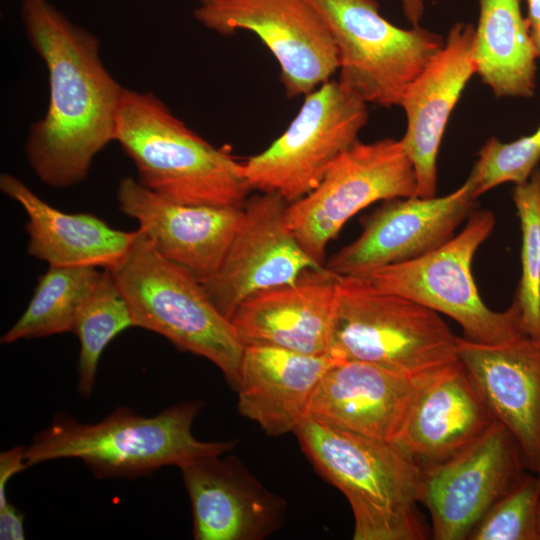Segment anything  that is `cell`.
Wrapping results in <instances>:
<instances>
[{
  "instance_id": "d6986e66",
  "label": "cell",
  "mask_w": 540,
  "mask_h": 540,
  "mask_svg": "<svg viewBox=\"0 0 540 540\" xmlns=\"http://www.w3.org/2000/svg\"><path fill=\"white\" fill-rule=\"evenodd\" d=\"M475 28L456 23L441 50L406 90L401 142L416 175V196L431 198L437 187V156L449 117L468 81L476 74Z\"/></svg>"
},
{
  "instance_id": "4fadbf2b",
  "label": "cell",
  "mask_w": 540,
  "mask_h": 540,
  "mask_svg": "<svg viewBox=\"0 0 540 540\" xmlns=\"http://www.w3.org/2000/svg\"><path fill=\"white\" fill-rule=\"evenodd\" d=\"M288 204L277 193L248 199L224 260L202 282L214 306L228 320L251 296L293 284L305 271L325 267L303 250L290 230Z\"/></svg>"
},
{
  "instance_id": "7c38bea8",
  "label": "cell",
  "mask_w": 540,
  "mask_h": 540,
  "mask_svg": "<svg viewBox=\"0 0 540 540\" xmlns=\"http://www.w3.org/2000/svg\"><path fill=\"white\" fill-rule=\"evenodd\" d=\"M423 467V499L436 540H465L524 475L523 452L499 421L453 456Z\"/></svg>"
},
{
  "instance_id": "f546056e",
  "label": "cell",
  "mask_w": 540,
  "mask_h": 540,
  "mask_svg": "<svg viewBox=\"0 0 540 540\" xmlns=\"http://www.w3.org/2000/svg\"><path fill=\"white\" fill-rule=\"evenodd\" d=\"M26 448L17 446L0 454V507L8 502L5 492L8 481L29 467L26 462Z\"/></svg>"
},
{
  "instance_id": "9a60e30c",
  "label": "cell",
  "mask_w": 540,
  "mask_h": 540,
  "mask_svg": "<svg viewBox=\"0 0 540 540\" xmlns=\"http://www.w3.org/2000/svg\"><path fill=\"white\" fill-rule=\"evenodd\" d=\"M116 198L154 249L200 282L218 270L244 216V207L173 202L134 177L120 180Z\"/></svg>"
},
{
  "instance_id": "484cf974",
  "label": "cell",
  "mask_w": 540,
  "mask_h": 540,
  "mask_svg": "<svg viewBox=\"0 0 540 540\" xmlns=\"http://www.w3.org/2000/svg\"><path fill=\"white\" fill-rule=\"evenodd\" d=\"M135 327L132 314L108 270L82 304L72 331L80 342L77 366L78 392L89 398L93 392L100 357L111 340Z\"/></svg>"
},
{
  "instance_id": "9c48e42d",
  "label": "cell",
  "mask_w": 540,
  "mask_h": 540,
  "mask_svg": "<svg viewBox=\"0 0 540 540\" xmlns=\"http://www.w3.org/2000/svg\"><path fill=\"white\" fill-rule=\"evenodd\" d=\"M367 103L339 81L305 95L287 129L243 163L251 189L277 193L289 204L311 192L330 165L358 141L368 121Z\"/></svg>"
},
{
  "instance_id": "8fae6325",
  "label": "cell",
  "mask_w": 540,
  "mask_h": 540,
  "mask_svg": "<svg viewBox=\"0 0 540 540\" xmlns=\"http://www.w3.org/2000/svg\"><path fill=\"white\" fill-rule=\"evenodd\" d=\"M194 17L221 35L258 36L279 63L290 98L309 94L339 68L331 32L309 0H217L199 4Z\"/></svg>"
},
{
  "instance_id": "7a4b0ae2",
  "label": "cell",
  "mask_w": 540,
  "mask_h": 540,
  "mask_svg": "<svg viewBox=\"0 0 540 540\" xmlns=\"http://www.w3.org/2000/svg\"><path fill=\"white\" fill-rule=\"evenodd\" d=\"M316 471L347 498L354 540H424L423 467L407 450L306 417L293 432Z\"/></svg>"
},
{
  "instance_id": "5b68a950",
  "label": "cell",
  "mask_w": 540,
  "mask_h": 540,
  "mask_svg": "<svg viewBox=\"0 0 540 540\" xmlns=\"http://www.w3.org/2000/svg\"><path fill=\"white\" fill-rule=\"evenodd\" d=\"M108 271L129 306L135 327L208 359L236 390L244 345L202 282L160 255L139 229L126 256Z\"/></svg>"
},
{
  "instance_id": "83f0119b",
  "label": "cell",
  "mask_w": 540,
  "mask_h": 540,
  "mask_svg": "<svg viewBox=\"0 0 540 540\" xmlns=\"http://www.w3.org/2000/svg\"><path fill=\"white\" fill-rule=\"evenodd\" d=\"M540 478L525 475L477 523L470 540H540L537 513Z\"/></svg>"
},
{
  "instance_id": "277c9868",
  "label": "cell",
  "mask_w": 540,
  "mask_h": 540,
  "mask_svg": "<svg viewBox=\"0 0 540 540\" xmlns=\"http://www.w3.org/2000/svg\"><path fill=\"white\" fill-rule=\"evenodd\" d=\"M115 141L139 183L168 200L240 208L248 200L243 163L190 129L152 92L125 88Z\"/></svg>"
},
{
  "instance_id": "f1b7e54d",
  "label": "cell",
  "mask_w": 540,
  "mask_h": 540,
  "mask_svg": "<svg viewBox=\"0 0 540 540\" xmlns=\"http://www.w3.org/2000/svg\"><path fill=\"white\" fill-rule=\"evenodd\" d=\"M540 161V127L530 135L511 142L488 139L466 180L477 199L483 193L507 182L527 181Z\"/></svg>"
},
{
  "instance_id": "e0dca14e",
  "label": "cell",
  "mask_w": 540,
  "mask_h": 540,
  "mask_svg": "<svg viewBox=\"0 0 540 540\" xmlns=\"http://www.w3.org/2000/svg\"><path fill=\"white\" fill-rule=\"evenodd\" d=\"M435 373L413 378L367 362L334 360L311 397L307 417L395 443L422 387Z\"/></svg>"
},
{
  "instance_id": "8d00e7d4",
  "label": "cell",
  "mask_w": 540,
  "mask_h": 540,
  "mask_svg": "<svg viewBox=\"0 0 540 540\" xmlns=\"http://www.w3.org/2000/svg\"><path fill=\"white\" fill-rule=\"evenodd\" d=\"M536 474H537V476L540 478V463H539L538 469H537V471H536Z\"/></svg>"
},
{
  "instance_id": "6da1fadb",
  "label": "cell",
  "mask_w": 540,
  "mask_h": 540,
  "mask_svg": "<svg viewBox=\"0 0 540 540\" xmlns=\"http://www.w3.org/2000/svg\"><path fill=\"white\" fill-rule=\"evenodd\" d=\"M20 16L49 85L47 111L30 125L25 155L44 184L70 188L87 178L96 155L115 141L125 87L104 65L98 38L49 0H20Z\"/></svg>"
},
{
  "instance_id": "603a6c76",
  "label": "cell",
  "mask_w": 540,
  "mask_h": 540,
  "mask_svg": "<svg viewBox=\"0 0 540 540\" xmlns=\"http://www.w3.org/2000/svg\"><path fill=\"white\" fill-rule=\"evenodd\" d=\"M0 190L27 216V253L49 266H89L111 270L130 250L137 230L123 231L91 213L61 211L10 173L0 175Z\"/></svg>"
},
{
  "instance_id": "44dd1931",
  "label": "cell",
  "mask_w": 540,
  "mask_h": 540,
  "mask_svg": "<svg viewBox=\"0 0 540 540\" xmlns=\"http://www.w3.org/2000/svg\"><path fill=\"white\" fill-rule=\"evenodd\" d=\"M496 421L457 360L422 387L395 443L421 465L431 464L463 450Z\"/></svg>"
},
{
  "instance_id": "cb8c5ba5",
  "label": "cell",
  "mask_w": 540,
  "mask_h": 540,
  "mask_svg": "<svg viewBox=\"0 0 540 540\" xmlns=\"http://www.w3.org/2000/svg\"><path fill=\"white\" fill-rule=\"evenodd\" d=\"M473 58L476 73L497 97H533L536 55L521 0H478Z\"/></svg>"
},
{
  "instance_id": "ba28073f",
  "label": "cell",
  "mask_w": 540,
  "mask_h": 540,
  "mask_svg": "<svg viewBox=\"0 0 540 540\" xmlns=\"http://www.w3.org/2000/svg\"><path fill=\"white\" fill-rule=\"evenodd\" d=\"M334 39L339 82L366 103L400 106L410 84L444 45L419 25L402 29L379 13L376 0H309Z\"/></svg>"
},
{
  "instance_id": "30bf717a",
  "label": "cell",
  "mask_w": 540,
  "mask_h": 540,
  "mask_svg": "<svg viewBox=\"0 0 540 540\" xmlns=\"http://www.w3.org/2000/svg\"><path fill=\"white\" fill-rule=\"evenodd\" d=\"M416 189L415 170L401 140L357 141L311 192L288 204L286 221L303 250L325 265L328 243L351 217L380 200L416 196Z\"/></svg>"
},
{
  "instance_id": "7402d4cb",
  "label": "cell",
  "mask_w": 540,
  "mask_h": 540,
  "mask_svg": "<svg viewBox=\"0 0 540 540\" xmlns=\"http://www.w3.org/2000/svg\"><path fill=\"white\" fill-rule=\"evenodd\" d=\"M334 359L269 345L244 346L237 409L269 436L294 432Z\"/></svg>"
},
{
  "instance_id": "d590c367",
  "label": "cell",
  "mask_w": 540,
  "mask_h": 540,
  "mask_svg": "<svg viewBox=\"0 0 540 540\" xmlns=\"http://www.w3.org/2000/svg\"><path fill=\"white\" fill-rule=\"evenodd\" d=\"M200 4H207V3H211V2H214V1H217V0H198Z\"/></svg>"
},
{
  "instance_id": "e575fe53",
  "label": "cell",
  "mask_w": 540,
  "mask_h": 540,
  "mask_svg": "<svg viewBox=\"0 0 540 540\" xmlns=\"http://www.w3.org/2000/svg\"><path fill=\"white\" fill-rule=\"evenodd\" d=\"M537 525H538V532L540 535V502H539L538 513H537Z\"/></svg>"
},
{
  "instance_id": "8992f818",
  "label": "cell",
  "mask_w": 540,
  "mask_h": 540,
  "mask_svg": "<svg viewBox=\"0 0 540 540\" xmlns=\"http://www.w3.org/2000/svg\"><path fill=\"white\" fill-rule=\"evenodd\" d=\"M457 337L439 313L365 278L339 276L328 357L420 378L459 360Z\"/></svg>"
},
{
  "instance_id": "1f68e13d",
  "label": "cell",
  "mask_w": 540,
  "mask_h": 540,
  "mask_svg": "<svg viewBox=\"0 0 540 540\" xmlns=\"http://www.w3.org/2000/svg\"><path fill=\"white\" fill-rule=\"evenodd\" d=\"M403 13L407 20L413 25H419L424 14V2L423 0H401Z\"/></svg>"
},
{
  "instance_id": "5bb4252c",
  "label": "cell",
  "mask_w": 540,
  "mask_h": 540,
  "mask_svg": "<svg viewBox=\"0 0 540 540\" xmlns=\"http://www.w3.org/2000/svg\"><path fill=\"white\" fill-rule=\"evenodd\" d=\"M475 200L467 181L442 197L386 200L364 220L358 238L332 255L325 267L338 276L362 278L422 256L454 236Z\"/></svg>"
},
{
  "instance_id": "ffe728a7",
  "label": "cell",
  "mask_w": 540,
  "mask_h": 540,
  "mask_svg": "<svg viewBox=\"0 0 540 540\" xmlns=\"http://www.w3.org/2000/svg\"><path fill=\"white\" fill-rule=\"evenodd\" d=\"M338 283L339 276L326 267L307 270L293 284L251 296L230 321L244 346L327 356Z\"/></svg>"
},
{
  "instance_id": "3957f363",
  "label": "cell",
  "mask_w": 540,
  "mask_h": 540,
  "mask_svg": "<svg viewBox=\"0 0 540 540\" xmlns=\"http://www.w3.org/2000/svg\"><path fill=\"white\" fill-rule=\"evenodd\" d=\"M203 405L200 400L182 401L153 416L117 407L96 423L59 414L26 448V462L30 467L76 458L96 478H136L232 451L235 440L202 441L193 435L192 425Z\"/></svg>"
},
{
  "instance_id": "52a82bcc",
  "label": "cell",
  "mask_w": 540,
  "mask_h": 540,
  "mask_svg": "<svg viewBox=\"0 0 540 540\" xmlns=\"http://www.w3.org/2000/svg\"><path fill=\"white\" fill-rule=\"evenodd\" d=\"M494 226L492 212L473 211L464 228L442 246L362 278L382 291L449 316L461 326L468 340L503 343L525 334L520 308L515 300L504 311L488 308L472 274L473 257Z\"/></svg>"
},
{
  "instance_id": "4316f807",
  "label": "cell",
  "mask_w": 540,
  "mask_h": 540,
  "mask_svg": "<svg viewBox=\"0 0 540 540\" xmlns=\"http://www.w3.org/2000/svg\"><path fill=\"white\" fill-rule=\"evenodd\" d=\"M513 201L522 231V274L515 301L526 335L540 337V168L516 184Z\"/></svg>"
},
{
  "instance_id": "d4e9b609",
  "label": "cell",
  "mask_w": 540,
  "mask_h": 540,
  "mask_svg": "<svg viewBox=\"0 0 540 540\" xmlns=\"http://www.w3.org/2000/svg\"><path fill=\"white\" fill-rule=\"evenodd\" d=\"M102 271L89 266H49L39 277L27 308L0 342L10 344L72 331L76 316Z\"/></svg>"
},
{
  "instance_id": "d6a6232c",
  "label": "cell",
  "mask_w": 540,
  "mask_h": 540,
  "mask_svg": "<svg viewBox=\"0 0 540 540\" xmlns=\"http://www.w3.org/2000/svg\"><path fill=\"white\" fill-rule=\"evenodd\" d=\"M528 5V14L526 17L530 30L540 25V0H526Z\"/></svg>"
},
{
  "instance_id": "ac0fdd59",
  "label": "cell",
  "mask_w": 540,
  "mask_h": 540,
  "mask_svg": "<svg viewBox=\"0 0 540 540\" xmlns=\"http://www.w3.org/2000/svg\"><path fill=\"white\" fill-rule=\"evenodd\" d=\"M457 354L494 416L514 436L527 468L540 463V337L499 344L457 337Z\"/></svg>"
},
{
  "instance_id": "4dcf8cb0",
  "label": "cell",
  "mask_w": 540,
  "mask_h": 540,
  "mask_svg": "<svg viewBox=\"0 0 540 540\" xmlns=\"http://www.w3.org/2000/svg\"><path fill=\"white\" fill-rule=\"evenodd\" d=\"M23 514L9 501L0 507V539L23 540L24 534Z\"/></svg>"
},
{
  "instance_id": "2e32d148",
  "label": "cell",
  "mask_w": 540,
  "mask_h": 540,
  "mask_svg": "<svg viewBox=\"0 0 540 540\" xmlns=\"http://www.w3.org/2000/svg\"><path fill=\"white\" fill-rule=\"evenodd\" d=\"M226 454V453H224ZM200 457L179 467L196 540H262L285 520L286 501L234 455Z\"/></svg>"
},
{
  "instance_id": "836d02e7",
  "label": "cell",
  "mask_w": 540,
  "mask_h": 540,
  "mask_svg": "<svg viewBox=\"0 0 540 540\" xmlns=\"http://www.w3.org/2000/svg\"><path fill=\"white\" fill-rule=\"evenodd\" d=\"M534 52L537 58H540V25L530 30Z\"/></svg>"
}]
</instances>
